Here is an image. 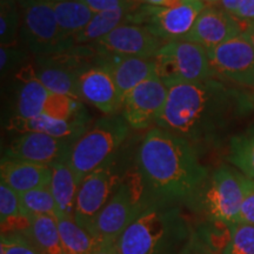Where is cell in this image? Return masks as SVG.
Listing matches in <instances>:
<instances>
[{"mask_svg": "<svg viewBox=\"0 0 254 254\" xmlns=\"http://www.w3.org/2000/svg\"><path fill=\"white\" fill-rule=\"evenodd\" d=\"M254 106V95L218 80L170 87L158 127L182 136L193 146L213 141L237 118Z\"/></svg>", "mask_w": 254, "mask_h": 254, "instance_id": "1", "label": "cell"}, {"mask_svg": "<svg viewBox=\"0 0 254 254\" xmlns=\"http://www.w3.org/2000/svg\"><path fill=\"white\" fill-rule=\"evenodd\" d=\"M136 172L150 205L189 204L208 178L195 147L157 127L146 133L136 152Z\"/></svg>", "mask_w": 254, "mask_h": 254, "instance_id": "2", "label": "cell"}, {"mask_svg": "<svg viewBox=\"0 0 254 254\" xmlns=\"http://www.w3.org/2000/svg\"><path fill=\"white\" fill-rule=\"evenodd\" d=\"M193 232L177 206L152 205L116 241L118 254H179Z\"/></svg>", "mask_w": 254, "mask_h": 254, "instance_id": "3", "label": "cell"}, {"mask_svg": "<svg viewBox=\"0 0 254 254\" xmlns=\"http://www.w3.org/2000/svg\"><path fill=\"white\" fill-rule=\"evenodd\" d=\"M129 128L122 114L104 116L73 144L68 164L79 184L113 157L126 140Z\"/></svg>", "mask_w": 254, "mask_h": 254, "instance_id": "4", "label": "cell"}, {"mask_svg": "<svg viewBox=\"0 0 254 254\" xmlns=\"http://www.w3.org/2000/svg\"><path fill=\"white\" fill-rule=\"evenodd\" d=\"M150 206L135 170L123 178L112 198L98 214L90 233L100 244L116 243L127 226Z\"/></svg>", "mask_w": 254, "mask_h": 254, "instance_id": "5", "label": "cell"}, {"mask_svg": "<svg viewBox=\"0 0 254 254\" xmlns=\"http://www.w3.org/2000/svg\"><path fill=\"white\" fill-rule=\"evenodd\" d=\"M157 75L170 88L215 78L207 50L186 40L168 41L154 57Z\"/></svg>", "mask_w": 254, "mask_h": 254, "instance_id": "6", "label": "cell"}, {"mask_svg": "<svg viewBox=\"0 0 254 254\" xmlns=\"http://www.w3.org/2000/svg\"><path fill=\"white\" fill-rule=\"evenodd\" d=\"M243 174L227 166H221L208 177L187 204L206 219L237 222L244 198Z\"/></svg>", "mask_w": 254, "mask_h": 254, "instance_id": "7", "label": "cell"}, {"mask_svg": "<svg viewBox=\"0 0 254 254\" xmlns=\"http://www.w3.org/2000/svg\"><path fill=\"white\" fill-rule=\"evenodd\" d=\"M21 12L20 40L36 57L53 55L75 45L63 37L51 2L19 0Z\"/></svg>", "mask_w": 254, "mask_h": 254, "instance_id": "8", "label": "cell"}, {"mask_svg": "<svg viewBox=\"0 0 254 254\" xmlns=\"http://www.w3.org/2000/svg\"><path fill=\"white\" fill-rule=\"evenodd\" d=\"M206 7L202 0H180L172 7L139 4L129 13L127 23L144 25L164 43L182 40Z\"/></svg>", "mask_w": 254, "mask_h": 254, "instance_id": "9", "label": "cell"}, {"mask_svg": "<svg viewBox=\"0 0 254 254\" xmlns=\"http://www.w3.org/2000/svg\"><path fill=\"white\" fill-rule=\"evenodd\" d=\"M122 180L114 171L111 159L88 174L79 186L74 211L77 224L90 232L98 214L112 198Z\"/></svg>", "mask_w": 254, "mask_h": 254, "instance_id": "10", "label": "cell"}, {"mask_svg": "<svg viewBox=\"0 0 254 254\" xmlns=\"http://www.w3.org/2000/svg\"><path fill=\"white\" fill-rule=\"evenodd\" d=\"M218 77L254 91V47L244 33L207 50Z\"/></svg>", "mask_w": 254, "mask_h": 254, "instance_id": "11", "label": "cell"}, {"mask_svg": "<svg viewBox=\"0 0 254 254\" xmlns=\"http://www.w3.org/2000/svg\"><path fill=\"white\" fill-rule=\"evenodd\" d=\"M168 88L154 75L141 82L124 99L122 116L131 128L145 129L157 124L164 112L168 98Z\"/></svg>", "mask_w": 254, "mask_h": 254, "instance_id": "12", "label": "cell"}, {"mask_svg": "<svg viewBox=\"0 0 254 254\" xmlns=\"http://www.w3.org/2000/svg\"><path fill=\"white\" fill-rule=\"evenodd\" d=\"M74 142L40 132L18 133L9 142L4 157L52 166L67 160Z\"/></svg>", "mask_w": 254, "mask_h": 254, "instance_id": "13", "label": "cell"}, {"mask_svg": "<svg viewBox=\"0 0 254 254\" xmlns=\"http://www.w3.org/2000/svg\"><path fill=\"white\" fill-rule=\"evenodd\" d=\"M165 44L144 25L124 23L94 43L105 53L153 59Z\"/></svg>", "mask_w": 254, "mask_h": 254, "instance_id": "14", "label": "cell"}, {"mask_svg": "<svg viewBox=\"0 0 254 254\" xmlns=\"http://www.w3.org/2000/svg\"><path fill=\"white\" fill-rule=\"evenodd\" d=\"M243 30L244 20L218 6H207L182 40L199 44L209 50L239 36Z\"/></svg>", "mask_w": 254, "mask_h": 254, "instance_id": "15", "label": "cell"}, {"mask_svg": "<svg viewBox=\"0 0 254 254\" xmlns=\"http://www.w3.org/2000/svg\"><path fill=\"white\" fill-rule=\"evenodd\" d=\"M81 99L88 101L104 116L118 114L123 109V98L106 66L97 64L85 69L79 78Z\"/></svg>", "mask_w": 254, "mask_h": 254, "instance_id": "16", "label": "cell"}, {"mask_svg": "<svg viewBox=\"0 0 254 254\" xmlns=\"http://www.w3.org/2000/svg\"><path fill=\"white\" fill-rule=\"evenodd\" d=\"M99 64L109 68L123 100L133 88L157 75L154 59L114 56L101 51Z\"/></svg>", "mask_w": 254, "mask_h": 254, "instance_id": "17", "label": "cell"}, {"mask_svg": "<svg viewBox=\"0 0 254 254\" xmlns=\"http://www.w3.org/2000/svg\"><path fill=\"white\" fill-rule=\"evenodd\" d=\"M14 80L17 84L14 117L31 119L41 116L50 92L38 78L33 64L24 65L14 74Z\"/></svg>", "mask_w": 254, "mask_h": 254, "instance_id": "18", "label": "cell"}, {"mask_svg": "<svg viewBox=\"0 0 254 254\" xmlns=\"http://www.w3.org/2000/svg\"><path fill=\"white\" fill-rule=\"evenodd\" d=\"M0 176L2 183L21 194L28 190L50 186L52 167L49 165L2 157Z\"/></svg>", "mask_w": 254, "mask_h": 254, "instance_id": "19", "label": "cell"}, {"mask_svg": "<svg viewBox=\"0 0 254 254\" xmlns=\"http://www.w3.org/2000/svg\"><path fill=\"white\" fill-rule=\"evenodd\" d=\"M88 119L90 118H88L86 112L80 114L77 118L68 120V122H58V120L50 119L44 114L31 119L13 117L9 120L8 129L17 133L40 132L56 136V138L77 141L90 128Z\"/></svg>", "mask_w": 254, "mask_h": 254, "instance_id": "20", "label": "cell"}, {"mask_svg": "<svg viewBox=\"0 0 254 254\" xmlns=\"http://www.w3.org/2000/svg\"><path fill=\"white\" fill-rule=\"evenodd\" d=\"M51 167L52 179L50 189L59 208L60 217L74 218L75 202L80 184L69 166L68 159L53 164Z\"/></svg>", "mask_w": 254, "mask_h": 254, "instance_id": "21", "label": "cell"}, {"mask_svg": "<svg viewBox=\"0 0 254 254\" xmlns=\"http://www.w3.org/2000/svg\"><path fill=\"white\" fill-rule=\"evenodd\" d=\"M138 5V2H135L134 0H129L128 4L119 8L95 13L87 26L78 34H75L73 41L75 45H90V44L97 43L119 25L126 23L129 13Z\"/></svg>", "mask_w": 254, "mask_h": 254, "instance_id": "22", "label": "cell"}, {"mask_svg": "<svg viewBox=\"0 0 254 254\" xmlns=\"http://www.w3.org/2000/svg\"><path fill=\"white\" fill-rule=\"evenodd\" d=\"M51 4L55 9L59 30L67 40L73 41L75 34L84 30L94 15L93 12L79 0H66Z\"/></svg>", "mask_w": 254, "mask_h": 254, "instance_id": "23", "label": "cell"}, {"mask_svg": "<svg viewBox=\"0 0 254 254\" xmlns=\"http://www.w3.org/2000/svg\"><path fill=\"white\" fill-rule=\"evenodd\" d=\"M31 227L25 237L43 254H64L57 218L51 215H28Z\"/></svg>", "mask_w": 254, "mask_h": 254, "instance_id": "24", "label": "cell"}, {"mask_svg": "<svg viewBox=\"0 0 254 254\" xmlns=\"http://www.w3.org/2000/svg\"><path fill=\"white\" fill-rule=\"evenodd\" d=\"M57 222L65 254H90L101 245L90 232L77 224L74 218L60 217Z\"/></svg>", "mask_w": 254, "mask_h": 254, "instance_id": "25", "label": "cell"}, {"mask_svg": "<svg viewBox=\"0 0 254 254\" xmlns=\"http://www.w3.org/2000/svg\"><path fill=\"white\" fill-rule=\"evenodd\" d=\"M227 159L244 176L254 180V125L232 136Z\"/></svg>", "mask_w": 254, "mask_h": 254, "instance_id": "26", "label": "cell"}, {"mask_svg": "<svg viewBox=\"0 0 254 254\" xmlns=\"http://www.w3.org/2000/svg\"><path fill=\"white\" fill-rule=\"evenodd\" d=\"M195 234L209 250L224 254L233 234V222L206 219L194 228Z\"/></svg>", "mask_w": 254, "mask_h": 254, "instance_id": "27", "label": "cell"}, {"mask_svg": "<svg viewBox=\"0 0 254 254\" xmlns=\"http://www.w3.org/2000/svg\"><path fill=\"white\" fill-rule=\"evenodd\" d=\"M21 12L17 0H0V44L18 46L20 40Z\"/></svg>", "mask_w": 254, "mask_h": 254, "instance_id": "28", "label": "cell"}, {"mask_svg": "<svg viewBox=\"0 0 254 254\" xmlns=\"http://www.w3.org/2000/svg\"><path fill=\"white\" fill-rule=\"evenodd\" d=\"M85 112L86 111L82 107L80 100L53 92H50L47 95L43 109L44 116L58 122H68Z\"/></svg>", "mask_w": 254, "mask_h": 254, "instance_id": "29", "label": "cell"}, {"mask_svg": "<svg viewBox=\"0 0 254 254\" xmlns=\"http://www.w3.org/2000/svg\"><path fill=\"white\" fill-rule=\"evenodd\" d=\"M20 201L27 215H51L58 219L60 212L50 186L21 193Z\"/></svg>", "mask_w": 254, "mask_h": 254, "instance_id": "30", "label": "cell"}, {"mask_svg": "<svg viewBox=\"0 0 254 254\" xmlns=\"http://www.w3.org/2000/svg\"><path fill=\"white\" fill-rule=\"evenodd\" d=\"M224 254H254V225L233 222V234Z\"/></svg>", "mask_w": 254, "mask_h": 254, "instance_id": "31", "label": "cell"}, {"mask_svg": "<svg viewBox=\"0 0 254 254\" xmlns=\"http://www.w3.org/2000/svg\"><path fill=\"white\" fill-rule=\"evenodd\" d=\"M27 52L19 46L0 47V72L1 79L15 74L19 69L26 65Z\"/></svg>", "mask_w": 254, "mask_h": 254, "instance_id": "32", "label": "cell"}, {"mask_svg": "<svg viewBox=\"0 0 254 254\" xmlns=\"http://www.w3.org/2000/svg\"><path fill=\"white\" fill-rule=\"evenodd\" d=\"M24 214L26 213L21 206L19 193L12 190L5 183H0V220L2 222L9 218Z\"/></svg>", "mask_w": 254, "mask_h": 254, "instance_id": "33", "label": "cell"}, {"mask_svg": "<svg viewBox=\"0 0 254 254\" xmlns=\"http://www.w3.org/2000/svg\"><path fill=\"white\" fill-rule=\"evenodd\" d=\"M0 254H43L26 237L18 233L1 234Z\"/></svg>", "mask_w": 254, "mask_h": 254, "instance_id": "34", "label": "cell"}, {"mask_svg": "<svg viewBox=\"0 0 254 254\" xmlns=\"http://www.w3.org/2000/svg\"><path fill=\"white\" fill-rule=\"evenodd\" d=\"M241 182H243L244 198L237 222L254 225V180L243 174Z\"/></svg>", "mask_w": 254, "mask_h": 254, "instance_id": "35", "label": "cell"}, {"mask_svg": "<svg viewBox=\"0 0 254 254\" xmlns=\"http://www.w3.org/2000/svg\"><path fill=\"white\" fill-rule=\"evenodd\" d=\"M79 1L86 5L95 14L122 7V6L128 4L129 0H79Z\"/></svg>", "mask_w": 254, "mask_h": 254, "instance_id": "36", "label": "cell"}, {"mask_svg": "<svg viewBox=\"0 0 254 254\" xmlns=\"http://www.w3.org/2000/svg\"><path fill=\"white\" fill-rule=\"evenodd\" d=\"M179 254H217L213 251L209 250L207 246L199 239L198 236L195 234L194 228H193L192 234H190V239L187 240L185 246L180 251Z\"/></svg>", "mask_w": 254, "mask_h": 254, "instance_id": "37", "label": "cell"}, {"mask_svg": "<svg viewBox=\"0 0 254 254\" xmlns=\"http://www.w3.org/2000/svg\"><path fill=\"white\" fill-rule=\"evenodd\" d=\"M233 15L241 20H254V0H244Z\"/></svg>", "mask_w": 254, "mask_h": 254, "instance_id": "38", "label": "cell"}, {"mask_svg": "<svg viewBox=\"0 0 254 254\" xmlns=\"http://www.w3.org/2000/svg\"><path fill=\"white\" fill-rule=\"evenodd\" d=\"M134 1L141 5L157 6V7H172L180 2L177 0H134Z\"/></svg>", "mask_w": 254, "mask_h": 254, "instance_id": "39", "label": "cell"}, {"mask_svg": "<svg viewBox=\"0 0 254 254\" xmlns=\"http://www.w3.org/2000/svg\"><path fill=\"white\" fill-rule=\"evenodd\" d=\"M90 254H118V250H117L116 243H106L101 244Z\"/></svg>", "mask_w": 254, "mask_h": 254, "instance_id": "40", "label": "cell"}, {"mask_svg": "<svg viewBox=\"0 0 254 254\" xmlns=\"http://www.w3.org/2000/svg\"><path fill=\"white\" fill-rule=\"evenodd\" d=\"M243 1L244 0H221L219 5H220L221 8L226 9L227 12H230V13L233 14Z\"/></svg>", "mask_w": 254, "mask_h": 254, "instance_id": "41", "label": "cell"}, {"mask_svg": "<svg viewBox=\"0 0 254 254\" xmlns=\"http://www.w3.org/2000/svg\"><path fill=\"white\" fill-rule=\"evenodd\" d=\"M243 33L254 47V20H244Z\"/></svg>", "mask_w": 254, "mask_h": 254, "instance_id": "42", "label": "cell"}, {"mask_svg": "<svg viewBox=\"0 0 254 254\" xmlns=\"http://www.w3.org/2000/svg\"><path fill=\"white\" fill-rule=\"evenodd\" d=\"M207 6H217L218 4H220L221 0H202Z\"/></svg>", "mask_w": 254, "mask_h": 254, "instance_id": "43", "label": "cell"}, {"mask_svg": "<svg viewBox=\"0 0 254 254\" xmlns=\"http://www.w3.org/2000/svg\"><path fill=\"white\" fill-rule=\"evenodd\" d=\"M38 1H44V2H58V1H66V0H38Z\"/></svg>", "mask_w": 254, "mask_h": 254, "instance_id": "44", "label": "cell"}, {"mask_svg": "<svg viewBox=\"0 0 254 254\" xmlns=\"http://www.w3.org/2000/svg\"><path fill=\"white\" fill-rule=\"evenodd\" d=\"M17 1H19V0H17Z\"/></svg>", "mask_w": 254, "mask_h": 254, "instance_id": "45", "label": "cell"}, {"mask_svg": "<svg viewBox=\"0 0 254 254\" xmlns=\"http://www.w3.org/2000/svg\"><path fill=\"white\" fill-rule=\"evenodd\" d=\"M64 254H65V253H64Z\"/></svg>", "mask_w": 254, "mask_h": 254, "instance_id": "46", "label": "cell"}]
</instances>
